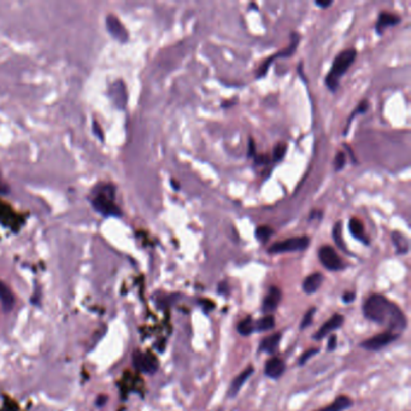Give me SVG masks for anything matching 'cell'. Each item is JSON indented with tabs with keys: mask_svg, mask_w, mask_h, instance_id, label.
Returning <instances> with one entry per match:
<instances>
[{
	"mask_svg": "<svg viewBox=\"0 0 411 411\" xmlns=\"http://www.w3.org/2000/svg\"><path fill=\"white\" fill-rule=\"evenodd\" d=\"M398 338H399V335L394 334V333L388 332L387 330V332L380 333L378 335L364 340V341L361 342L360 346L363 347L364 350L375 352L386 347V346H388L389 344H392V342L395 341Z\"/></svg>",
	"mask_w": 411,
	"mask_h": 411,
	"instance_id": "6",
	"label": "cell"
},
{
	"mask_svg": "<svg viewBox=\"0 0 411 411\" xmlns=\"http://www.w3.org/2000/svg\"><path fill=\"white\" fill-rule=\"evenodd\" d=\"M310 239L308 237H297L289 238V239L282 240V242L275 243L269 247V253H283V252H293V251H302L309 246Z\"/></svg>",
	"mask_w": 411,
	"mask_h": 411,
	"instance_id": "4",
	"label": "cell"
},
{
	"mask_svg": "<svg viewBox=\"0 0 411 411\" xmlns=\"http://www.w3.org/2000/svg\"><path fill=\"white\" fill-rule=\"evenodd\" d=\"M336 341H338V338H336V335L335 334L330 335V338L328 340V345H327V350L334 351L336 348Z\"/></svg>",
	"mask_w": 411,
	"mask_h": 411,
	"instance_id": "31",
	"label": "cell"
},
{
	"mask_svg": "<svg viewBox=\"0 0 411 411\" xmlns=\"http://www.w3.org/2000/svg\"><path fill=\"white\" fill-rule=\"evenodd\" d=\"M368 107H369V103H368L367 100H362L361 101L360 104H358V106L356 107V110L354 111V112L351 113V116H350V119H348V121H347V125H346V131H345V133L347 132V129L350 128V125H351V121L352 120L355 119V116L357 115V113H363V112H366V111L368 110Z\"/></svg>",
	"mask_w": 411,
	"mask_h": 411,
	"instance_id": "26",
	"label": "cell"
},
{
	"mask_svg": "<svg viewBox=\"0 0 411 411\" xmlns=\"http://www.w3.org/2000/svg\"><path fill=\"white\" fill-rule=\"evenodd\" d=\"M399 22H400L399 16H397V15H394V14H391V12L384 11L379 15L378 21H376V24H375V29L379 34H381L387 27L395 26V24H398Z\"/></svg>",
	"mask_w": 411,
	"mask_h": 411,
	"instance_id": "13",
	"label": "cell"
},
{
	"mask_svg": "<svg viewBox=\"0 0 411 411\" xmlns=\"http://www.w3.org/2000/svg\"><path fill=\"white\" fill-rule=\"evenodd\" d=\"M324 277L321 273H314L310 274L308 277H305L304 281H303V290H304L307 295H313V293L317 292V289L320 288L321 285H322Z\"/></svg>",
	"mask_w": 411,
	"mask_h": 411,
	"instance_id": "15",
	"label": "cell"
},
{
	"mask_svg": "<svg viewBox=\"0 0 411 411\" xmlns=\"http://www.w3.org/2000/svg\"><path fill=\"white\" fill-rule=\"evenodd\" d=\"M286 372V364L282 360L277 357H273L267 361L264 366V373L270 379H280Z\"/></svg>",
	"mask_w": 411,
	"mask_h": 411,
	"instance_id": "12",
	"label": "cell"
},
{
	"mask_svg": "<svg viewBox=\"0 0 411 411\" xmlns=\"http://www.w3.org/2000/svg\"><path fill=\"white\" fill-rule=\"evenodd\" d=\"M315 4H316L317 6H320V8L326 9V8H329V6L333 4V2H332V0H324V2H321V0H316V2H315Z\"/></svg>",
	"mask_w": 411,
	"mask_h": 411,
	"instance_id": "34",
	"label": "cell"
},
{
	"mask_svg": "<svg viewBox=\"0 0 411 411\" xmlns=\"http://www.w3.org/2000/svg\"><path fill=\"white\" fill-rule=\"evenodd\" d=\"M318 259L324 268L330 271H339L345 268L344 262L332 246L324 245L318 250Z\"/></svg>",
	"mask_w": 411,
	"mask_h": 411,
	"instance_id": "5",
	"label": "cell"
},
{
	"mask_svg": "<svg viewBox=\"0 0 411 411\" xmlns=\"http://www.w3.org/2000/svg\"><path fill=\"white\" fill-rule=\"evenodd\" d=\"M317 352H318V348H310V350L305 351L304 354H303L302 356L299 357V366H304V364L307 363L311 357L315 356Z\"/></svg>",
	"mask_w": 411,
	"mask_h": 411,
	"instance_id": "29",
	"label": "cell"
},
{
	"mask_svg": "<svg viewBox=\"0 0 411 411\" xmlns=\"http://www.w3.org/2000/svg\"><path fill=\"white\" fill-rule=\"evenodd\" d=\"M106 24L109 26L110 33L112 34L116 39L121 40V41H127V39H128V33L126 32L125 27L122 26L121 22H120L119 18L110 16L106 20Z\"/></svg>",
	"mask_w": 411,
	"mask_h": 411,
	"instance_id": "16",
	"label": "cell"
},
{
	"mask_svg": "<svg viewBox=\"0 0 411 411\" xmlns=\"http://www.w3.org/2000/svg\"><path fill=\"white\" fill-rule=\"evenodd\" d=\"M342 324H344V316L340 314H334L328 321H326V322L322 324V327H321L320 329L317 330L316 334L314 335V339L315 340L323 339L324 336H327L332 332H334V330L339 329Z\"/></svg>",
	"mask_w": 411,
	"mask_h": 411,
	"instance_id": "10",
	"label": "cell"
},
{
	"mask_svg": "<svg viewBox=\"0 0 411 411\" xmlns=\"http://www.w3.org/2000/svg\"><path fill=\"white\" fill-rule=\"evenodd\" d=\"M253 372H255L253 367L249 366L247 368H245V369H244L243 372L240 373L239 375H238L237 378L233 380V381H231L230 387H229V389H228V398L233 399V398L237 397L238 393H239L243 386L246 384L247 380L251 378Z\"/></svg>",
	"mask_w": 411,
	"mask_h": 411,
	"instance_id": "11",
	"label": "cell"
},
{
	"mask_svg": "<svg viewBox=\"0 0 411 411\" xmlns=\"http://www.w3.org/2000/svg\"><path fill=\"white\" fill-rule=\"evenodd\" d=\"M255 162L256 164L264 165L269 163V157L265 156V154H255Z\"/></svg>",
	"mask_w": 411,
	"mask_h": 411,
	"instance_id": "30",
	"label": "cell"
},
{
	"mask_svg": "<svg viewBox=\"0 0 411 411\" xmlns=\"http://www.w3.org/2000/svg\"><path fill=\"white\" fill-rule=\"evenodd\" d=\"M0 303L5 311H10L15 305V297L11 289L0 280Z\"/></svg>",
	"mask_w": 411,
	"mask_h": 411,
	"instance_id": "18",
	"label": "cell"
},
{
	"mask_svg": "<svg viewBox=\"0 0 411 411\" xmlns=\"http://www.w3.org/2000/svg\"><path fill=\"white\" fill-rule=\"evenodd\" d=\"M275 327V317L273 315H265L255 321V332H269Z\"/></svg>",
	"mask_w": 411,
	"mask_h": 411,
	"instance_id": "21",
	"label": "cell"
},
{
	"mask_svg": "<svg viewBox=\"0 0 411 411\" xmlns=\"http://www.w3.org/2000/svg\"><path fill=\"white\" fill-rule=\"evenodd\" d=\"M392 242H393L398 255H405V253L409 252V240L404 234L399 233V231H393L392 233Z\"/></svg>",
	"mask_w": 411,
	"mask_h": 411,
	"instance_id": "20",
	"label": "cell"
},
{
	"mask_svg": "<svg viewBox=\"0 0 411 411\" xmlns=\"http://www.w3.org/2000/svg\"><path fill=\"white\" fill-rule=\"evenodd\" d=\"M199 303H200V305L204 308V311H205V313H210V311L215 308L214 303L210 301H200Z\"/></svg>",
	"mask_w": 411,
	"mask_h": 411,
	"instance_id": "32",
	"label": "cell"
},
{
	"mask_svg": "<svg viewBox=\"0 0 411 411\" xmlns=\"http://www.w3.org/2000/svg\"><path fill=\"white\" fill-rule=\"evenodd\" d=\"M287 151V145L283 143L277 144L276 146L274 147L273 150V160L274 162H280V160L283 159Z\"/></svg>",
	"mask_w": 411,
	"mask_h": 411,
	"instance_id": "25",
	"label": "cell"
},
{
	"mask_svg": "<svg viewBox=\"0 0 411 411\" xmlns=\"http://www.w3.org/2000/svg\"><path fill=\"white\" fill-rule=\"evenodd\" d=\"M345 163H346V153L342 152V151H339L334 159V168L336 171H340L341 169H344Z\"/></svg>",
	"mask_w": 411,
	"mask_h": 411,
	"instance_id": "28",
	"label": "cell"
},
{
	"mask_svg": "<svg viewBox=\"0 0 411 411\" xmlns=\"http://www.w3.org/2000/svg\"><path fill=\"white\" fill-rule=\"evenodd\" d=\"M274 234V229L269 225H261L256 229V238L259 240L261 243H267Z\"/></svg>",
	"mask_w": 411,
	"mask_h": 411,
	"instance_id": "23",
	"label": "cell"
},
{
	"mask_svg": "<svg viewBox=\"0 0 411 411\" xmlns=\"http://www.w3.org/2000/svg\"><path fill=\"white\" fill-rule=\"evenodd\" d=\"M316 313V308H310L309 310L305 313L304 317H303L302 322H301V329H305L308 328L309 326H310L311 323H313V318H314V314Z\"/></svg>",
	"mask_w": 411,
	"mask_h": 411,
	"instance_id": "27",
	"label": "cell"
},
{
	"mask_svg": "<svg viewBox=\"0 0 411 411\" xmlns=\"http://www.w3.org/2000/svg\"><path fill=\"white\" fill-rule=\"evenodd\" d=\"M352 405H354V401L351 400V398L346 397V395H341V397L336 398L332 404H329V405L324 406L322 409L317 411H345Z\"/></svg>",
	"mask_w": 411,
	"mask_h": 411,
	"instance_id": "19",
	"label": "cell"
},
{
	"mask_svg": "<svg viewBox=\"0 0 411 411\" xmlns=\"http://www.w3.org/2000/svg\"><path fill=\"white\" fill-rule=\"evenodd\" d=\"M356 55L357 51L355 48L345 49L341 53L336 55L334 63H333L332 66V69H330V72L326 77V85L330 91L334 92L338 89L340 77L347 72L348 68H350L351 64L354 63L355 60H356Z\"/></svg>",
	"mask_w": 411,
	"mask_h": 411,
	"instance_id": "2",
	"label": "cell"
},
{
	"mask_svg": "<svg viewBox=\"0 0 411 411\" xmlns=\"http://www.w3.org/2000/svg\"><path fill=\"white\" fill-rule=\"evenodd\" d=\"M355 298H356V295H355L354 292H347L342 296V301H344L346 304H350L351 302L355 301Z\"/></svg>",
	"mask_w": 411,
	"mask_h": 411,
	"instance_id": "33",
	"label": "cell"
},
{
	"mask_svg": "<svg viewBox=\"0 0 411 411\" xmlns=\"http://www.w3.org/2000/svg\"><path fill=\"white\" fill-rule=\"evenodd\" d=\"M134 366L143 373L153 374L157 372L159 364L157 358L152 354H150V352L141 354V352L138 351L134 354Z\"/></svg>",
	"mask_w": 411,
	"mask_h": 411,
	"instance_id": "8",
	"label": "cell"
},
{
	"mask_svg": "<svg viewBox=\"0 0 411 411\" xmlns=\"http://www.w3.org/2000/svg\"><path fill=\"white\" fill-rule=\"evenodd\" d=\"M298 44H299V34L298 33H292V35H290V44H289L288 47H286L285 49H283V51L279 52V53H276V54L271 55V57L267 58V61H265L264 63L262 64L261 68H259L257 75H256V76H257V79H261V77H263L265 74H267L269 67H270V64L273 63V61L275 60V58H277V57L286 58V57H289V55H292L293 53H295Z\"/></svg>",
	"mask_w": 411,
	"mask_h": 411,
	"instance_id": "7",
	"label": "cell"
},
{
	"mask_svg": "<svg viewBox=\"0 0 411 411\" xmlns=\"http://www.w3.org/2000/svg\"><path fill=\"white\" fill-rule=\"evenodd\" d=\"M92 204L98 212L104 216H121V210L115 204L113 187L110 185L100 187L97 186V192L92 198Z\"/></svg>",
	"mask_w": 411,
	"mask_h": 411,
	"instance_id": "3",
	"label": "cell"
},
{
	"mask_svg": "<svg viewBox=\"0 0 411 411\" xmlns=\"http://www.w3.org/2000/svg\"><path fill=\"white\" fill-rule=\"evenodd\" d=\"M282 299V292L279 287L271 286L269 288L267 296L264 297L263 304H262V311L265 315H271L279 308V304Z\"/></svg>",
	"mask_w": 411,
	"mask_h": 411,
	"instance_id": "9",
	"label": "cell"
},
{
	"mask_svg": "<svg viewBox=\"0 0 411 411\" xmlns=\"http://www.w3.org/2000/svg\"><path fill=\"white\" fill-rule=\"evenodd\" d=\"M281 338H282L281 333H274V334L264 338L262 340L261 345H259V351L265 352L268 355H274L279 348Z\"/></svg>",
	"mask_w": 411,
	"mask_h": 411,
	"instance_id": "14",
	"label": "cell"
},
{
	"mask_svg": "<svg viewBox=\"0 0 411 411\" xmlns=\"http://www.w3.org/2000/svg\"><path fill=\"white\" fill-rule=\"evenodd\" d=\"M363 315L367 320L384 326L388 332L400 335L406 329L407 320L397 304L382 295H372L363 304Z\"/></svg>",
	"mask_w": 411,
	"mask_h": 411,
	"instance_id": "1",
	"label": "cell"
},
{
	"mask_svg": "<svg viewBox=\"0 0 411 411\" xmlns=\"http://www.w3.org/2000/svg\"><path fill=\"white\" fill-rule=\"evenodd\" d=\"M249 156H255V146H253V140L250 139V145H249Z\"/></svg>",
	"mask_w": 411,
	"mask_h": 411,
	"instance_id": "35",
	"label": "cell"
},
{
	"mask_svg": "<svg viewBox=\"0 0 411 411\" xmlns=\"http://www.w3.org/2000/svg\"><path fill=\"white\" fill-rule=\"evenodd\" d=\"M348 229H350L352 237L356 238L357 240H360L361 243H364L366 245L369 244V239L366 236V231H364V227L362 224V222L358 218H351L350 223H348Z\"/></svg>",
	"mask_w": 411,
	"mask_h": 411,
	"instance_id": "17",
	"label": "cell"
},
{
	"mask_svg": "<svg viewBox=\"0 0 411 411\" xmlns=\"http://www.w3.org/2000/svg\"><path fill=\"white\" fill-rule=\"evenodd\" d=\"M333 239H334V242L336 245H338L339 249H341L342 251L347 252V247H346L344 240H342V236H341V223L338 222L334 225V228H333Z\"/></svg>",
	"mask_w": 411,
	"mask_h": 411,
	"instance_id": "24",
	"label": "cell"
},
{
	"mask_svg": "<svg viewBox=\"0 0 411 411\" xmlns=\"http://www.w3.org/2000/svg\"><path fill=\"white\" fill-rule=\"evenodd\" d=\"M238 333L243 336H249L255 332V321L252 320L251 316H247L240 321V323L237 327Z\"/></svg>",
	"mask_w": 411,
	"mask_h": 411,
	"instance_id": "22",
	"label": "cell"
}]
</instances>
